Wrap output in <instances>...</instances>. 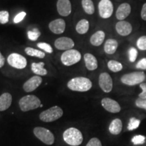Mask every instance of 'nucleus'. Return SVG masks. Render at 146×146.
Returning a JSON list of instances; mask_svg holds the SVG:
<instances>
[{
  "label": "nucleus",
  "instance_id": "f257e3e1",
  "mask_svg": "<svg viewBox=\"0 0 146 146\" xmlns=\"http://www.w3.org/2000/svg\"><path fill=\"white\" fill-rule=\"evenodd\" d=\"M92 82L89 78L78 76L70 79L67 83V87L73 91L78 92H86L90 90L92 87Z\"/></svg>",
  "mask_w": 146,
  "mask_h": 146
},
{
  "label": "nucleus",
  "instance_id": "f03ea898",
  "mask_svg": "<svg viewBox=\"0 0 146 146\" xmlns=\"http://www.w3.org/2000/svg\"><path fill=\"white\" fill-rule=\"evenodd\" d=\"M63 139L69 145L78 146L83 143V136L78 129L70 127L64 132Z\"/></svg>",
  "mask_w": 146,
  "mask_h": 146
},
{
  "label": "nucleus",
  "instance_id": "7ed1b4c3",
  "mask_svg": "<svg viewBox=\"0 0 146 146\" xmlns=\"http://www.w3.org/2000/svg\"><path fill=\"white\" fill-rule=\"evenodd\" d=\"M20 108L23 112L33 110L41 106V100L34 95H27L23 97L18 102Z\"/></svg>",
  "mask_w": 146,
  "mask_h": 146
},
{
  "label": "nucleus",
  "instance_id": "20e7f679",
  "mask_svg": "<svg viewBox=\"0 0 146 146\" xmlns=\"http://www.w3.org/2000/svg\"><path fill=\"white\" fill-rule=\"evenodd\" d=\"M63 114V110L61 108L54 106L41 112L39 114V119L45 123H52L61 118Z\"/></svg>",
  "mask_w": 146,
  "mask_h": 146
},
{
  "label": "nucleus",
  "instance_id": "39448f33",
  "mask_svg": "<svg viewBox=\"0 0 146 146\" xmlns=\"http://www.w3.org/2000/svg\"><path fill=\"white\" fill-rule=\"evenodd\" d=\"M145 74L143 71H136L124 74L120 78V81L128 86H135L140 85L145 81Z\"/></svg>",
  "mask_w": 146,
  "mask_h": 146
},
{
  "label": "nucleus",
  "instance_id": "423d86ee",
  "mask_svg": "<svg viewBox=\"0 0 146 146\" xmlns=\"http://www.w3.org/2000/svg\"><path fill=\"white\" fill-rule=\"evenodd\" d=\"M33 133L36 138L39 139L45 145H51L54 144L55 141L54 134L46 128L41 127L34 128Z\"/></svg>",
  "mask_w": 146,
  "mask_h": 146
},
{
  "label": "nucleus",
  "instance_id": "0eeeda50",
  "mask_svg": "<svg viewBox=\"0 0 146 146\" xmlns=\"http://www.w3.org/2000/svg\"><path fill=\"white\" fill-rule=\"evenodd\" d=\"M81 59V53L76 50H69L65 51L61 56V62L66 66L75 64Z\"/></svg>",
  "mask_w": 146,
  "mask_h": 146
},
{
  "label": "nucleus",
  "instance_id": "6e6552de",
  "mask_svg": "<svg viewBox=\"0 0 146 146\" xmlns=\"http://www.w3.org/2000/svg\"><path fill=\"white\" fill-rule=\"evenodd\" d=\"M8 63L9 65L16 69H22L25 68L27 66V60L26 58L24 57L21 54H17V53H12L8 56Z\"/></svg>",
  "mask_w": 146,
  "mask_h": 146
},
{
  "label": "nucleus",
  "instance_id": "1a4fd4ad",
  "mask_svg": "<svg viewBox=\"0 0 146 146\" xmlns=\"http://www.w3.org/2000/svg\"><path fill=\"white\" fill-rule=\"evenodd\" d=\"M100 16L107 19L111 17L114 12V5L110 0H101L98 4Z\"/></svg>",
  "mask_w": 146,
  "mask_h": 146
},
{
  "label": "nucleus",
  "instance_id": "9d476101",
  "mask_svg": "<svg viewBox=\"0 0 146 146\" xmlns=\"http://www.w3.org/2000/svg\"><path fill=\"white\" fill-rule=\"evenodd\" d=\"M99 85L104 92L110 93L112 90L113 81L108 72H102L99 76Z\"/></svg>",
  "mask_w": 146,
  "mask_h": 146
},
{
  "label": "nucleus",
  "instance_id": "9b49d317",
  "mask_svg": "<svg viewBox=\"0 0 146 146\" xmlns=\"http://www.w3.org/2000/svg\"><path fill=\"white\" fill-rule=\"evenodd\" d=\"M101 104L106 110L110 113H118L121 110V107L118 102L111 98H103L101 101Z\"/></svg>",
  "mask_w": 146,
  "mask_h": 146
},
{
  "label": "nucleus",
  "instance_id": "f8f14e48",
  "mask_svg": "<svg viewBox=\"0 0 146 146\" xmlns=\"http://www.w3.org/2000/svg\"><path fill=\"white\" fill-rule=\"evenodd\" d=\"M54 45L56 49L59 50H72L74 46V42L72 39L62 36V37L58 38L54 42Z\"/></svg>",
  "mask_w": 146,
  "mask_h": 146
},
{
  "label": "nucleus",
  "instance_id": "ddd939ff",
  "mask_svg": "<svg viewBox=\"0 0 146 146\" xmlns=\"http://www.w3.org/2000/svg\"><path fill=\"white\" fill-rule=\"evenodd\" d=\"M42 81H43V79H42L41 76L35 75L27 80L24 83L23 89L25 90V92H32L41 85Z\"/></svg>",
  "mask_w": 146,
  "mask_h": 146
},
{
  "label": "nucleus",
  "instance_id": "4468645a",
  "mask_svg": "<svg viewBox=\"0 0 146 146\" xmlns=\"http://www.w3.org/2000/svg\"><path fill=\"white\" fill-rule=\"evenodd\" d=\"M115 28L117 33L123 36L129 35L133 31V27L131 24L125 21H118L116 24Z\"/></svg>",
  "mask_w": 146,
  "mask_h": 146
},
{
  "label": "nucleus",
  "instance_id": "2eb2a0df",
  "mask_svg": "<svg viewBox=\"0 0 146 146\" xmlns=\"http://www.w3.org/2000/svg\"><path fill=\"white\" fill-rule=\"evenodd\" d=\"M57 10L60 16H68L72 12V5L70 0H58Z\"/></svg>",
  "mask_w": 146,
  "mask_h": 146
},
{
  "label": "nucleus",
  "instance_id": "dca6fc26",
  "mask_svg": "<svg viewBox=\"0 0 146 146\" xmlns=\"http://www.w3.org/2000/svg\"><path fill=\"white\" fill-rule=\"evenodd\" d=\"M49 29L54 34H62L66 29V23L64 20L62 19V18H58V19L52 21L49 24Z\"/></svg>",
  "mask_w": 146,
  "mask_h": 146
},
{
  "label": "nucleus",
  "instance_id": "f3484780",
  "mask_svg": "<svg viewBox=\"0 0 146 146\" xmlns=\"http://www.w3.org/2000/svg\"><path fill=\"white\" fill-rule=\"evenodd\" d=\"M131 12V7L129 3H121L116 12V17L118 20L124 21L126 19Z\"/></svg>",
  "mask_w": 146,
  "mask_h": 146
},
{
  "label": "nucleus",
  "instance_id": "a211bd4d",
  "mask_svg": "<svg viewBox=\"0 0 146 146\" xmlns=\"http://www.w3.org/2000/svg\"><path fill=\"white\" fill-rule=\"evenodd\" d=\"M84 61L85 63V66L89 70L93 71L98 68V60L94 55L90 53H87L84 55Z\"/></svg>",
  "mask_w": 146,
  "mask_h": 146
},
{
  "label": "nucleus",
  "instance_id": "6ab92c4d",
  "mask_svg": "<svg viewBox=\"0 0 146 146\" xmlns=\"http://www.w3.org/2000/svg\"><path fill=\"white\" fill-rule=\"evenodd\" d=\"M12 102V96L9 93H4L0 96V112L6 110L10 107Z\"/></svg>",
  "mask_w": 146,
  "mask_h": 146
},
{
  "label": "nucleus",
  "instance_id": "aec40b11",
  "mask_svg": "<svg viewBox=\"0 0 146 146\" xmlns=\"http://www.w3.org/2000/svg\"><path fill=\"white\" fill-rule=\"evenodd\" d=\"M123 129V123L120 118H115L111 122L109 126L110 133L114 135H117L121 133Z\"/></svg>",
  "mask_w": 146,
  "mask_h": 146
},
{
  "label": "nucleus",
  "instance_id": "412c9836",
  "mask_svg": "<svg viewBox=\"0 0 146 146\" xmlns=\"http://www.w3.org/2000/svg\"><path fill=\"white\" fill-rule=\"evenodd\" d=\"M106 34L103 31H98L95 33L90 38L91 44L94 46H100L104 41Z\"/></svg>",
  "mask_w": 146,
  "mask_h": 146
},
{
  "label": "nucleus",
  "instance_id": "4be33fe9",
  "mask_svg": "<svg viewBox=\"0 0 146 146\" xmlns=\"http://www.w3.org/2000/svg\"><path fill=\"white\" fill-rule=\"evenodd\" d=\"M118 47V41L116 39H109L105 42L104 50L107 54L112 55L114 54L116 51L117 50Z\"/></svg>",
  "mask_w": 146,
  "mask_h": 146
},
{
  "label": "nucleus",
  "instance_id": "5701e85b",
  "mask_svg": "<svg viewBox=\"0 0 146 146\" xmlns=\"http://www.w3.org/2000/svg\"><path fill=\"white\" fill-rule=\"evenodd\" d=\"M44 62H33L31 64L32 72L37 76H45L47 74V70L44 68Z\"/></svg>",
  "mask_w": 146,
  "mask_h": 146
},
{
  "label": "nucleus",
  "instance_id": "b1692460",
  "mask_svg": "<svg viewBox=\"0 0 146 146\" xmlns=\"http://www.w3.org/2000/svg\"><path fill=\"white\" fill-rule=\"evenodd\" d=\"M89 23L86 19H82L76 25V31L78 34L84 35L88 32Z\"/></svg>",
  "mask_w": 146,
  "mask_h": 146
},
{
  "label": "nucleus",
  "instance_id": "393cba45",
  "mask_svg": "<svg viewBox=\"0 0 146 146\" xmlns=\"http://www.w3.org/2000/svg\"><path fill=\"white\" fill-rule=\"evenodd\" d=\"M82 7L85 13L92 15L95 12V6L92 0H82Z\"/></svg>",
  "mask_w": 146,
  "mask_h": 146
},
{
  "label": "nucleus",
  "instance_id": "a878e982",
  "mask_svg": "<svg viewBox=\"0 0 146 146\" xmlns=\"http://www.w3.org/2000/svg\"><path fill=\"white\" fill-rule=\"evenodd\" d=\"M25 52L28 56H32V57H36L39 58H44L45 56V52H43L41 50L34 49L33 47H27L25 49Z\"/></svg>",
  "mask_w": 146,
  "mask_h": 146
},
{
  "label": "nucleus",
  "instance_id": "bb28decb",
  "mask_svg": "<svg viewBox=\"0 0 146 146\" xmlns=\"http://www.w3.org/2000/svg\"><path fill=\"white\" fill-rule=\"evenodd\" d=\"M108 68L113 72H118L123 70V64L116 60H110L108 62Z\"/></svg>",
  "mask_w": 146,
  "mask_h": 146
},
{
  "label": "nucleus",
  "instance_id": "cd10ccee",
  "mask_svg": "<svg viewBox=\"0 0 146 146\" xmlns=\"http://www.w3.org/2000/svg\"><path fill=\"white\" fill-rule=\"evenodd\" d=\"M140 123H141V120L138 118L132 117L129 120V123L127 125V129L129 131H133L135 130L137 128L139 127Z\"/></svg>",
  "mask_w": 146,
  "mask_h": 146
},
{
  "label": "nucleus",
  "instance_id": "c85d7f7f",
  "mask_svg": "<svg viewBox=\"0 0 146 146\" xmlns=\"http://www.w3.org/2000/svg\"><path fill=\"white\" fill-rule=\"evenodd\" d=\"M27 35H28V38L31 41H36L41 35V32L37 29H34L32 31H29L27 32Z\"/></svg>",
  "mask_w": 146,
  "mask_h": 146
},
{
  "label": "nucleus",
  "instance_id": "c756f323",
  "mask_svg": "<svg viewBox=\"0 0 146 146\" xmlns=\"http://www.w3.org/2000/svg\"><path fill=\"white\" fill-rule=\"evenodd\" d=\"M36 45H37V47L41 49V50H43L45 52L48 53V54H52L53 52L52 47L51 46L49 43H44V42H40V43H38Z\"/></svg>",
  "mask_w": 146,
  "mask_h": 146
},
{
  "label": "nucleus",
  "instance_id": "7c9ffc66",
  "mask_svg": "<svg viewBox=\"0 0 146 146\" xmlns=\"http://www.w3.org/2000/svg\"><path fill=\"white\" fill-rule=\"evenodd\" d=\"M145 137L142 135H137L134 136L131 139V142L134 145H142L145 142Z\"/></svg>",
  "mask_w": 146,
  "mask_h": 146
},
{
  "label": "nucleus",
  "instance_id": "2f4dec72",
  "mask_svg": "<svg viewBox=\"0 0 146 146\" xmlns=\"http://www.w3.org/2000/svg\"><path fill=\"white\" fill-rule=\"evenodd\" d=\"M137 46L140 50H146V35L140 36L137 41Z\"/></svg>",
  "mask_w": 146,
  "mask_h": 146
},
{
  "label": "nucleus",
  "instance_id": "473e14b6",
  "mask_svg": "<svg viewBox=\"0 0 146 146\" xmlns=\"http://www.w3.org/2000/svg\"><path fill=\"white\" fill-rule=\"evenodd\" d=\"M138 52L135 47H131L129 50V58L131 62H135L137 58Z\"/></svg>",
  "mask_w": 146,
  "mask_h": 146
},
{
  "label": "nucleus",
  "instance_id": "72a5a7b5",
  "mask_svg": "<svg viewBox=\"0 0 146 146\" xmlns=\"http://www.w3.org/2000/svg\"><path fill=\"white\" fill-rule=\"evenodd\" d=\"M9 21V12L8 11H0V23L4 25Z\"/></svg>",
  "mask_w": 146,
  "mask_h": 146
},
{
  "label": "nucleus",
  "instance_id": "f704fd0d",
  "mask_svg": "<svg viewBox=\"0 0 146 146\" xmlns=\"http://www.w3.org/2000/svg\"><path fill=\"white\" fill-rule=\"evenodd\" d=\"M135 106L139 108L144 109L146 110V99H141L138 98L135 100Z\"/></svg>",
  "mask_w": 146,
  "mask_h": 146
},
{
  "label": "nucleus",
  "instance_id": "c9c22d12",
  "mask_svg": "<svg viewBox=\"0 0 146 146\" xmlns=\"http://www.w3.org/2000/svg\"><path fill=\"white\" fill-rule=\"evenodd\" d=\"M86 146H102V142L98 138H91L87 143Z\"/></svg>",
  "mask_w": 146,
  "mask_h": 146
},
{
  "label": "nucleus",
  "instance_id": "e433bc0d",
  "mask_svg": "<svg viewBox=\"0 0 146 146\" xmlns=\"http://www.w3.org/2000/svg\"><path fill=\"white\" fill-rule=\"evenodd\" d=\"M27 14L25 12H21L20 13H18L14 18V23L16 24H18L21 23V21H23V20L25 18Z\"/></svg>",
  "mask_w": 146,
  "mask_h": 146
},
{
  "label": "nucleus",
  "instance_id": "4c0bfd02",
  "mask_svg": "<svg viewBox=\"0 0 146 146\" xmlns=\"http://www.w3.org/2000/svg\"><path fill=\"white\" fill-rule=\"evenodd\" d=\"M137 69H141V70H146V58H142L141 60L137 63L135 66Z\"/></svg>",
  "mask_w": 146,
  "mask_h": 146
},
{
  "label": "nucleus",
  "instance_id": "58836bf2",
  "mask_svg": "<svg viewBox=\"0 0 146 146\" xmlns=\"http://www.w3.org/2000/svg\"><path fill=\"white\" fill-rule=\"evenodd\" d=\"M139 87L141 89L142 92L139 94V98L141 99H146V83L140 84Z\"/></svg>",
  "mask_w": 146,
  "mask_h": 146
},
{
  "label": "nucleus",
  "instance_id": "ea45409f",
  "mask_svg": "<svg viewBox=\"0 0 146 146\" xmlns=\"http://www.w3.org/2000/svg\"><path fill=\"white\" fill-rule=\"evenodd\" d=\"M141 17L142 20L146 21V3H144L143 6H142L141 11Z\"/></svg>",
  "mask_w": 146,
  "mask_h": 146
},
{
  "label": "nucleus",
  "instance_id": "a19ab883",
  "mask_svg": "<svg viewBox=\"0 0 146 146\" xmlns=\"http://www.w3.org/2000/svg\"><path fill=\"white\" fill-rule=\"evenodd\" d=\"M5 58L3 57V56L1 54V53L0 52V68H2V67L5 64Z\"/></svg>",
  "mask_w": 146,
  "mask_h": 146
}]
</instances>
